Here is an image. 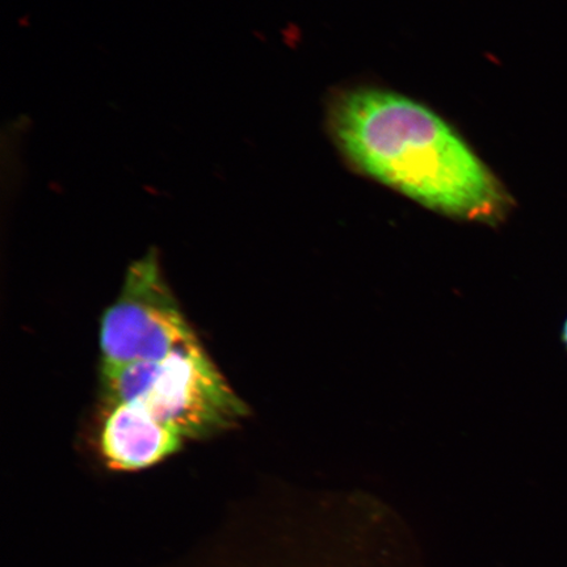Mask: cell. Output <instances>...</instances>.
I'll use <instances>...</instances> for the list:
<instances>
[{
	"label": "cell",
	"mask_w": 567,
	"mask_h": 567,
	"mask_svg": "<svg viewBox=\"0 0 567 567\" xmlns=\"http://www.w3.org/2000/svg\"><path fill=\"white\" fill-rule=\"evenodd\" d=\"M330 122L347 158L424 207L498 223L512 200L465 142L434 112L393 92L360 89L332 104Z\"/></svg>",
	"instance_id": "cell-1"
},
{
	"label": "cell",
	"mask_w": 567,
	"mask_h": 567,
	"mask_svg": "<svg viewBox=\"0 0 567 567\" xmlns=\"http://www.w3.org/2000/svg\"><path fill=\"white\" fill-rule=\"evenodd\" d=\"M105 406L132 402L184 441L230 431L250 413L203 347L162 360L102 367Z\"/></svg>",
	"instance_id": "cell-2"
},
{
	"label": "cell",
	"mask_w": 567,
	"mask_h": 567,
	"mask_svg": "<svg viewBox=\"0 0 567 567\" xmlns=\"http://www.w3.org/2000/svg\"><path fill=\"white\" fill-rule=\"evenodd\" d=\"M99 343L103 367L162 360L203 347L163 278L157 252L127 268L122 292L102 317Z\"/></svg>",
	"instance_id": "cell-3"
},
{
	"label": "cell",
	"mask_w": 567,
	"mask_h": 567,
	"mask_svg": "<svg viewBox=\"0 0 567 567\" xmlns=\"http://www.w3.org/2000/svg\"><path fill=\"white\" fill-rule=\"evenodd\" d=\"M184 442L175 430L137 403L105 406L101 452L105 465L113 471L146 470L174 455Z\"/></svg>",
	"instance_id": "cell-4"
},
{
	"label": "cell",
	"mask_w": 567,
	"mask_h": 567,
	"mask_svg": "<svg viewBox=\"0 0 567 567\" xmlns=\"http://www.w3.org/2000/svg\"><path fill=\"white\" fill-rule=\"evenodd\" d=\"M561 343H563L564 349H565L566 354H567V317H566L565 322L563 324Z\"/></svg>",
	"instance_id": "cell-5"
}]
</instances>
